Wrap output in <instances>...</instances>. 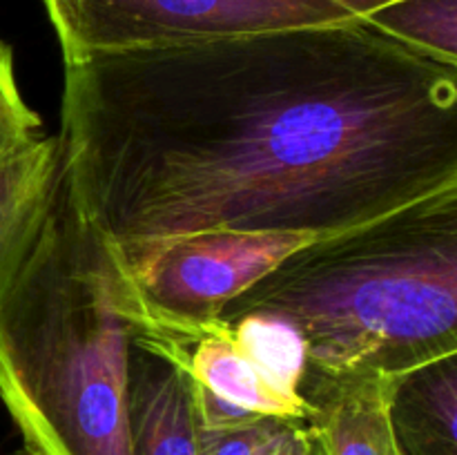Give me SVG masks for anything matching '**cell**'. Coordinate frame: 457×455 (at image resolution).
Here are the masks:
<instances>
[{"label":"cell","mask_w":457,"mask_h":455,"mask_svg":"<svg viewBox=\"0 0 457 455\" xmlns=\"http://www.w3.org/2000/svg\"><path fill=\"white\" fill-rule=\"evenodd\" d=\"M62 67V183L119 263L208 230L326 239L457 187V67L364 18Z\"/></svg>","instance_id":"1"},{"label":"cell","mask_w":457,"mask_h":455,"mask_svg":"<svg viewBox=\"0 0 457 455\" xmlns=\"http://www.w3.org/2000/svg\"><path fill=\"white\" fill-rule=\"evenodd\" d=\"M128 285L62 183L0 308V400L25 455H132Z\"/></svg>","instance_id":"2"},{"label":"cell","mask_w":457,"mask_h":455,"mask_svg":"<svg viewBox=\"0 0 457 455\" xmlns=\"http://www.w3.org/2000/svg\"><path fill=\"white\" fill-rule=\"evenodd\" d=\"M275 312L306 373L404 375L457 352V187L286 257L219 319Z\"/></svg>","instance_id":"3"},{"label":"cell","mask_w":457,"mask_h":455,"mask_svg":"<svg viewBox=\"0 0 457 455\" xmlns=\"http://www.w3.org/2000/svg\"><path fill=\"white\" fill-rule=\"evenodd\" d=\"M324 236L308 232L208 230L150 245L119 263L134 333L190 346L223 308L286 257Z\"/></svg>","instance_id":"4"},{"label":"cell","mask_w":457,"mask_h":455,"mask_svg":"<svg viewBox=\"0 0 457 455\" xmlns=\"http://www.w3.org/2000/svg\"><path fill=\"white\" fill-rule=\"evenodd\" d=\"M43 7L62 62L364 18L346 0H43Z\"/></svg>","instance_id":"5"},{"label":"cell","mask_w":457,"mask_h":455,"mask_svg":"<svg viewBox=\"0 0 457 455\" xmlns=\"http://www.w3.org/2000/svg\"><path fill=\"white\" fill-rule=\"evenodd\" d=\"M186 343L134 333L128 373L132 455H199V422Z\"/></svg>","instance_id":"6"},{"label":"cell","mask_w":457,"mask_h":455,"mask_svg":"<svg viewBox=\"0 0 457 455\" xmlns=\"http://www.w3.org/2000/svg\"><path fill=\"white\" fill-rule=\"evenodd\" d=\"M397 375L306 373L299 395L321 455H402L391 422V397Z\"/></svg>","instance_id":"7"},{"label":"cell","mask_w":457,"mask_h":455,"mask_svg":"<svg viewBox=\"0 0 457 455\" xmlns=\"http://www.w3.org/2000/svg\"><path fill=\"white\" fill-rule=\"evenodd\" d=\"M61 187L56 136H36L0 159V308L16 284Z\"/></svg>","instance_id":"8"},{"label":"cell","mask_w":457,"mask_h":455,"mask_svg":"<svg viewBox=\"0 0 457 455\" xmlns=\"http://www.w3.org/2000/svg\"><path fill=\"white\" fill-rule=\"evenodd\" d=\"M391 422L402 455H457V352L397 377Z\"/></svg>","instance_id":"9"},{"label":"cell","mask_w":457,"mask_h":455,"mask_svg":"<svg viewBox=\"0 0 457 455\" xmlns=\"http://www.w3.org/2000/svg\"><path fill=\"white\" fill-rule=\"evenodd\" d=\"M186 366L196 384L230 404L266 418L306 419L308 409L303 397H286L268 386L257 368L235 346L226 321H214L210 330L187 346Z\"/></svg>","instance_id":"10"},{"label":"cell","mask_w":457,"mask_h":455,"mask_svg":"<svg viewBox=\"0 0 457 455\" xmlns=\"http://www.w3.org/2000/svg\"><path fill=\"white\" fill-rule=\"evenodd\" d=\"M232 342L263 382L286 397H302L306 343L297 326L275 312H245L230 321Z\"/></svg>","instance_id":"11"},{"label":"cell","mask_w":457,"mask_h":455,"mask_svg":"<svg viewBox=\"0 0 457 455\" xmlns=\"http://www.w3.org/2000/svg\"><path fill=\"white\" fill-rule=\"evenodd\" d=\"M364 21L397 43L457 67V0H393Z\"/></svg>","instance_id":"12"},{"label":"cell","mask_w":457,"mask_h":455,"mask_svg":"<svg viewBox=\"0 0 457 455\" xmlns=\"http://www.w3.org/2000/svg\"><path fill=\"white\" fill-rule=\"evenodd\" d=\"M40 116L18 89L13 54L0 38V159L40 136Z\"/></svg>","instance_id":"13"},{"label":"cell","mask_w":457,"mask_h":455,"mask_svg":"<svg viewBox=\"0 0 457 455\" xmlns=\"http://www.w3.org/2000/svg\"><path fill=\"white\" fill-rule=\"evenodd\" d=\"M279 419L262 418L248 426L226 428V431L199 428V455H259Z\"/></svg>","instance_id":"14"},{"label":"cell","mask_w":457,"mask_h":455,"mask_svg":"<svg viewBox=\"0 0 457 455\" xmlns=\"http://www.w3.org/2000/svg\"><path fill=\"white\" fill-rule=\"evenodd\" d=\"M192 395H195L196 422H199V428H205V431H226V428L248 426V424L266 418V415L253 413V410L230 404L228 400L214 395L212 391L196 384L195 379H192Z\"/></svg>","instance_id":"15"},{"label":"cell","mask_w":457,"mask_h":455,"mask_svg":"<svg viewBox=\"0 0 457 455\" xmlns=\"http://www.w3.org/2000/svg\"><path fill=\"white\" fill-rule=\"evenodd\" d=\"M259 455H315V440L303 419H279Z\"/></svg>","instance_id":"16"},{"label":"cell","mask_w":457,"mask_h":455,"mask_svg":"<svg viewBox=\"0 0 457 455\" xmlns=\"http://www.w3.org/2000/svg\"><path fill=\"white\" fill-rule=\"evenodd\" d=\"M346 3H351V4H355L357 9H360L361 13H370V12H375V9H379V7H384V4H388V3H393V0H346Z\"/></svg>","instance_id":"17"},{"label":"cell","mask_w":457,"mask_h":455,"mask_svg":"<svg viewBox=\"0 0 457 455\" xmlns=\"http://www.w3.org/2000/svg\"><path fill=\"white\" fill-rule=\"evenodd\" d=\"M315 455H321V453H320V449H317V444H315Z\"/></svg>","instance_id":"18"}]
</instances>
